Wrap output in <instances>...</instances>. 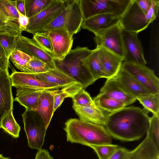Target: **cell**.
Masks as SVG:
<instances>
[{
	"instance_id": "cell-1",
	"label": "cell",
	"mask_w": 159,
	"mask_h": 159,
	"mask_svg": "<svg viewBox=\"0 0 159 159\" xmlns=\"http://www.w3.org/2000/svg\"><path fill=\"white\" fill-rule=\"evenodd\" d=\"M149 117L139 107H125L109 114L105 127L112 138L134 141L146 134Z\"/></svg>"
},
{
	"instance_id": "cell-2",
	"label": "cell",
	"mask_w": 159,
	"mask_h": 159,
	"mask_svg": "<svg viewBox=\"0 0 159 159\" xmlns=\"http://www.w3.org/2000/svg\"><path fill=\"white\" fill-rule=\"evenodd\" d=\"M66 140L71 143L90 145L111 144L112 137L105 126L70 118L65 123Z\"/></svg>"
},
{
	"instance_id": "cell-3",
	"label": "cell",
	"mask_w": 159,
	"mask_h": 159,
	"mask_svg": "<svg viewBox=\"0 0 159 159\" xmlns=\"http://www.w3.org/2000/svg\"><path fill=\"white\" fill-rule=\"evenodd\" d=\"M92 51L87 47L77 46L62 60L54 59L55 67L81 84L84 89L96 81L84 62Z\"/></svg>"
},
{
	"instance_id": "cell-4",
	"label": "cell",
	"mask_w": 159,
	"mask_h": 159,
	"mask_svg": "<svg viewBox=\"0 0 159 159\" xmlns=\"http://www.w3.org/2000/svg\"><path fill=\"white\" fill-rule=\"evenodd\" d=\"M159 8V0H152L150 8L145 14L139 8L135 0H132L121 16L119 23L124 30L138 34L147 28L155 20Z\"/></svg>"
},
{
	"instance_id": "cell-5",
	"label": "cell",
	"mask_w": 159,
	"mask_h": 159,
	"mask_svg": "<svg viewBox=\"0 0 159 159\" xmlns=\"http://www.w3.org/2000/svg\"><path fill=\"white\" fill-rule=\"evenodd\" d=\"M65 1V5L61 12L42 32L62 28L73 35L80 31L84 19L80 0Z\"/></svg>"
},
{
	"instance_id": "cell-6",
	"label": "cell",
	"mask_w": 159,
	"mask_h": 159,
	"mask_svg": "<svg viewBox=\"0 0 159 159\" xmlns=\"http://www.w3.org/2000/svg\"><path fill=\"white\" fill-rule=\"evenodd\" d=\"M84 20L97 15L113 13L122 16L132 0H80Z\"/></svg>"
},
{
	"instance_id": "cell-7",
	"label": "cell",
	"mask_w": 159,
	"mask_h": 159,
	"mask_svg": "<svg viewBox=\"0 0 159 159\" xmlns=\"http://www.w3.org/2000/svg\"><path fill=\"white\" fill-rule=\"evenodd\" d=\"M22 116L28 146L32 149H42L47 128L41 116L36 111L26 109Z\"/></svg>"
},
{
	"instance_id": "cell-8",
	"label": "cell",
	"mask_w": 159,
	"mask_h": 159,
	"mask_svg": "<svg viewBox=\"0 0 159 159\" xmlns=\"http://www.w3.org/2000/svg\"><path fill=\"white\" fill-rule=\"evenodd\" d=\"M122 30V28L119 22L95 34L94 39L96 47L104 48L124 59Z\"/></svg>"
},
{
	"instance_id": "cell-9",
	"label": "cell",
	"mask_w": 159,
	"mask_h": 159,
	"mask_svg": "<svg viewBox=\"0 0 159 159\" xmlns=\"http://www.w3.org/2000/svg\"><path fill=\"white\" fill-rule=\"evenodd\" d=\"M65 0H52L51 3L36 15L29 18L26 31L33 34L43 30L60 13Z\"/></svg>"
},
{
	"instance_id": "cell-10",
	"label": "cell",
	"mask_w": 159,
	"mask_h": 159,
	"mask_svg": "<svg viewBox=\"0 0 159 159\" xmlns=\"http://www.w3.org/2000/svg\"><path fill=\"white\" fill-rule=\"evenodd\" d=\"M121 68L130 75L150 93H159V79L153 70L144 65L124 61Z\"/></svg>"
},
{
	"instance_id": "cell-11",
	"label": "cell",
	"mask_w": 159,
	"mask_h": 159,
	"mask_svg": "<svg viewBox=\"0 0 159 159\" xmlns=\"http://www.w3.org/2000/svg\"><path fill=\"white\" fill-rule=\"evenodd\" d=\"M19 15L16 7L15 0H0V32L21 35Z\"/></svg>"
},
{
	"instance_id": "cell-12",
	"label": "cell",
	"mask_w": 159,
	"mask_h": 159,
	"mask_svg": "<svg viewBox=\"0 0 159 159\" xmlns=\"http://www.w3.org/2000/svg\"><path fill=\"white\" fill-rule=\"evenodd\" d=\"M138 34L125 30L122 28V35L124 52V62L145 65L141 42L137 37Z\"/></svg>"
},
{
	"instance_id": "cell-13",
	"label": "cell",
	"mask_w": 159,
	"mask_h": 159,
	"mask_svg": "<svg viewBox=\"0 0 159 159\" xmlns=\"http://www.w3.org/2000/svg\"><path fill=\"white\" fill-rule=\"evenodd\" d=\"M47 32L53 48V59L62 60L71 50L73 35L62 28Z\"/></svg>"
},
{
	"instance_id": "cell-14",
	"label": "cell",
	"mask_w": 159,
	"mask_h": 159,
	"mask_svg": "<svg viewBox=\"0 0 159 159\" xmlns=\"http://www.w3.org/2000/svg\"><path fill=\"white\" fill-rule=\"evenodd\" d=\"M12 86L39 90H54L61 88L59 85L37 78L35 74L14 71L10 75Z\"/></svg>"
},
{
	"instance_id": "cell-15",
	"label": "cell",
	"mask_w": 159,
	"mask_h": 159,
	"mask_svg": "<svg viewBox=\"0 0 159 159\" xmlns=\"http://www.w3.org/2000/svg\"><path fill=\"white\" fill-rule=\"evenodd\" d=\"M16 49L45 62L51 69L55 68L52 55L43 49L33 39L21 35L17 36Z\"/></svg>"
},
{
	"instance_id": "cell-16",
	"label": "cell",
	"mask_w": 159,
	"mask_h": 159,
	"mask_svg": "<svg viewBox=\"0 0 159 159\" xmlns=\"http://www.w3.org/2000/svg\"><path fill=\"white\" fill-rule=\"evenodd\" d=\"M115 77L120 87L136 100L151 93L139 82L121 68Z\"/></svg>"
},
{
	"instance_id": "cell-17",
	"label": "cell",
	"mask_w": 159,
	"mask_h": 159,
	"mask_svg": "<svg viewBox=\"0 0 159 159\" xmlns=\"http://www.w3.org/2000/svg\"><path fill=\"white\" fill-rule=\"evenodd\" d=\"M121 16L113 13L97 15L84 20L81 28L95 35L118 23Z\"/></svg>"
},
{
	"instance_id": "cell-18",
	"label": "cell",
	"mask_w": 159,
	"mask_h": 159,
	"mask_svg": "<svg viewBox=\"0 0 159 159\" xmlns=\"http://www.w3.org/2000/svg\"><path fill=\"white\" fill-rule=\"evenodd\" d=\"M72 108L80 120L105 126L109 113L99 108L94 102L85 106L73 105Z\"/></svg>"
},
{
	"instance_id": "cell-19",
	"label": "cell",
	"mask_w": 159,
	"mask_h": 159,
	"mask_svg": "<svg viewBox=\"0 0 159 159\" xmlns=\"http://www.w3.org/2000/svg\"><path fill=\"white\" fill-rule=\"evenodd\" d=\"M12 86L8 70L0 69V121L5 112L13 110Z\"/></svg>"
},
{
	"instance_id": "cell-20",
	"label": "cell",
	"mask_w": 159,
	"mask_h": 159,
	"mask_svg": "<svg viewBox=\"0 0 159 159\" xmlns=\"http://www.w3.org/2000/svg\"><path fill=\"white\" fill-rule=\"evenodd\" d=\"M98 48L105 78L107 79L116 76L121 68L124 59L104 48Z\"/></svg>"
},
{
	"instance_id": "cell-21",
	"label": "cell",
	"mask_w": 159,
	"mask_h": 159,
	"mask_svg": "<svg viewBox=\"0 0 159 159\" xmlns=\"http://www.w3.org/2000/svg\"><path fill=\"white\" fill-rule=\"evenodd\" d=\"M115 76L107 80L101 88L100 93L121 102L126 107L134 102L136 99L120 87Z\"/></svg>"
},
{
	"instance_id": "cell-22",
	"label": "cell",
	"mask_w": 159,
	"mask_h": 159,
	"mask_svg": "<svg viewBox=\"0 0 159 159\" xmlns=\"http://www.w3.org/2000/svg\"><path fill=\"white\" fill-rule=\"evenodd\" d=\"M56 90H44L41 93L39 98L36 111L41 116L47 129L54 113L53 94Z\"/></svg>"
},
{
	"instance_id": "cell-23",
	"label": "cell",
	"mask_w": 159,
	"mask_h": 159,
	"mask_svg": "<svg viewBox=\"0 0 159 159\" xmlns=\"http://www.w3.org/2000/svg\"><path fill=\"white\" fill-rule=\"evenodd\" d=\"M128 159H159V150L147 135L136 148L129 151Z\"/></svg>"
},
{
	"instance_id": "cell-24",
	"label": "cell",
	"mask_w": 159,
	"mask_h": 159,
	"mask_svg": "<svg viewBox=\"0 0 159 159\" xmlns=\"http://www.w3.org/2000/svg\"><path fill=\"white\" fill-rule=\"evenodd\" d=\"M45 90H47L17 88L16 96L14 101L18 102L26 110L36 111L37 109L39 96Z\"/></svg>"
},
{
	"instance_id": "cell-25",
	"label": "cell",
	"mask_w": 159,
	"mask_h": 159,
	"mask_svg": "<svg viewBox=\"0 0 159 159\" xmlns=\"http://www.w3.org/2000/svg\"><path fill=\"white\" fill-rule=\"evenodd\" d=\"M35 74L37 78L57 84L61 88L76 82L74 79L56 67L53 69H51L45 72Z\"/></svg>"
},
{
	"instance_id": "cell-26",
	"label": "cell",
	"mask_w": 159,
	"mask_h": 159,
	"mask_svg": "<svg viewBox=\"0 0 159 159\" xmlns=\"http://www.w3.org/2000/svg\"><path fill=\"white\" fill-rule=\"evenodd\" d=\"M84 62L95 81L105 77L100 60L99 48H96L84 60Z\"/></svg>"
},
{
	"instance_id": "cell-27",
	"label": "cell",
	"mask_w": 159,
	"mask_h": 159,
	"mask_svg": "<svg viewBox=\"0 0 159 159\" xmlns=\"http://www.w3.org/2000/svg\"><path fill=\"white\" fill-rule=\"evenodd\" d=\"M82 89L83 87L82 85L76 82L62 88L60 90L56 89L53 94L54 112L60 106L66 98H72Z\"/></svg>"
},
{
	"instance_id": "cell-28",
	"label": "cell",
	"mask_w": 159,
	"mask_h": 159,
	"mask_svg": "<svg viewBox=\"0 0 159 159\" xmlns=\"http://www.w3.org/2000/svg\"><path fill=\"white\" fill-rule=\"evenodd\" d=\"M93 100L97 106L109 113L126 107L121 102L100 93L94 97Z\"/></svg>"
},
{
	"instance_id": "cell-29",
	"label": "cell",
	"mask_w": 159,
	"mask_h": 159,
	"mask_svg": "<svg viewBox=\"0 0 159 159\" xmlns=\"http://www.w3.org/2000/svg\"><path fill=\"white\" fill-rule=\"evenodd\" d=\"M0 126L13 137H19L20 127L14 117L13 110L7 111L3 115L0 121Z\"/></svg>"
},
{
	"instance_id": "cell-30",
	"label": "cell",
	"mask_w": 159,
	"mask_h": 159,
	"mask_svg": "<svg viewBox=\"0 0 159 159\" xmlns=\"http://www.w3.org/2000/svg\"><path fill=\"white\" fill-rule=\"evenodd\" d=\"M143 106V110L147 114L159 115V93H151L149 95L137 99Z\"/></svg>"
},
{
	"instance_id": "cell-31",
	"label": "cell",
	"mask_w": 159,
	"mask_h": 159,
	"mask_svg": "<svg viewBox=\"0 0 159 159\" xmlns=\"http://www.w3.org/2000/svg\"><path fill=\"white\" fill-rule=\"evenodd\" d=\"M52 0H25V16L33 17L45 8Z\"/></svg>"
},
{
	"instance_id": "cell-32",
	"label": "cell",
	"mask_w": 159,
	"mask_h": 159,
	"mask_svg": "<svg viewBox=\"0 0 159 159\" xmlns=\"http://www.w3.org/2000/svg\"><path fill=\"white\" fill-rule=\"evenodd\" d=\"M32 58L25 53L15 49L11 54L9 59L21 72L28 73V64Z\"/></svg>"
},
{
	"instance_id": "cell-33",
	"label": "cell",
	"mask_w": 159,
	"mask_h": 159,
	"mask_svg": "<svg viewBox=\"0 0 159 159\" xmlns=\"http://www.w3.org/2000/svg\"><path fill=\"white\" fill-rule=\"evenodd\" d=\"M146 134L159 150V115L153 114L149 117Z\"/></svg>"
},
{
	"instance_id": "cell-34",
	"label": "cell",
	"mask_w": 159,
	"mask_h": 159,
	"mask_svg": "<svg viewBox=\"0 0 159 159\" xmlns=\"http://www.w3.org/2000/svg\"><path fill=\"white\" fill-rule=\"evenodd\" d=\"M17 36L7 32H0V43L9 58L11 53L16 49Z\"/></svg>"
},
{
	"instance_id": "cell-35",
	"label": "cell",
	"mask_w": 159,
	"mask_h": 159,
	"mask_svg": "<svg viewBox=\"0 0 159 159\" xmlns=\"http://www.w3.org/2000/svg\"><path fill=\"white\" fill-rule=\"evenodd\" d=\"M97 154L99 159H109L119 147L111 143L90 145Z\"/></svg>"
},
{
	"instance_id": "cell-36",
	"label": "cell",
	"mask_w": 159,
	"mask_h": 159,
	"mask_svg": "<svg viewBox=\"0 0 159 159\" xmlns=\"http://www.w3.org/2000/svg\"><path fill=\"white\" fill-rule=\"evenodd\" d=\"M51 69L44 62L35 57H32L28 64V73L39 74L45 72Z\"/></svg>"
},
{
	"instance_id": "cell-37",
	"label": "cell",
	"mask_w": 159,
	"mask_h": 159,
	"mask_svg": "<svg viewBox=\"0 0 159 159\" xmlns=\"http://www.w3.org/2000/svg\"><path fill=\"white\" fill-rule=\"evenodd\" d=\"M33 39L43 49L52 54L53 48L47 32H42L33 34Z\"/></svg>"
},
{
	"instance_id": "cell-38",
	"label": "cell",
	"mask_w": 159,
	"mask_h": 159,
	"mask_svg": "<svg viewBox=\"0 0 159 159\" xmlns=\"http://www.w3.org/2000/svg\"><path fill=\"white\" fill-rule=\"evenodd\" d=\"M73 105L85 106L90 105L93 102V99L89 93L82 89L78 92L72 98Z\"/></svg>"
},
{
	"instance_id": "cell-39",
	"label": "cell",
	"mask_w": 159,
	"mask_h": 159,
	"mask_svg": "<svg viewBox=\"0 0 159 159\" xmlns=\"http://www.w3.org/2000/svg\"><path fill=\"white\" fill-rule=\"evenodd\" d=\"M129 150L119 147L109 159H128Z\"/></svg>"
},
{
	"instance_id": "cell-40",
	"label": "cell",
	"mask_w": 159,
	"mask_h": 159,
	"mask_svg": "<svg viewBox=\"0 0 159 159\" xmlns=\"http://www.w3.org/2000/svg\"><path fill=\"white\" fill-rule=\"evenodd\" d=\"M9 59L0 43V69L8 70Z\"/></svg>"
},
{
	"instance_id": "cell-41",
	"label": "cell",
	"mask_w": 159,
	"mask_h": 159,
	"mask_svg": "<svg viewBox=\"0 0 159 159\" xmlns=\"http://www.w3.org/2000/svg\"><path fill=\"white\" fill-rule=\"evenodd\" d=\"M138 7L145 14H147L149 10L152 0H135Z\"/></svg>"
},
{
	"instance_id": "cell-42",
	"label": "cell",
	"mask_w": 159,
	"mask_h": 159,
	"mask_svg": "<svg viewBox=\"0 0 159 159\" xmlns=\"http://www.w3.org/2000/svg\"><path fill=\"white\" fill-rule=\"evenodd\" d=\"M34 159H53L48 151L46 149H41L36 153Z\"/></svg>"
},
{
	"instance_id": "cell-43",
	"label": "cell",
	"mask_w": 159,
	"mask_h": 159,
	"mask_svg": "<svg viewBox=\"0 0 159 159\" xmlns=\"http://www.w3.org/2000/svg\"><path fill=\"white\" fill-rule=\"evenodd\" d=\"M18 12L19 15V22L20 29L22 31H26L27 27L29 23V18L21 14L18 11Z\"/></svg>"
},
{
	"instance_id": "cell-44",
	"label": "cell",
	"mask_w": 159,
	"mask_h": 159,
	"mask_svg": "<svg viewBox=\"0 0 159 159\" xmlns=\"http://www.w3.org/2000/svg\"><path fill=\"white\" fill-rule=\"evenodd\" d=\"M15 2L17 11L21 14L25 16V0H15Z\"/></svg>"
},
{
	"instance_id": "cell-45",
	"label": "cell",
	"mask_w": 159,
	"mask_h": 159,
	"mask_svg": "<svg viewBox=\"0 0 159 159\" xmlns=\"http://www.w3.org/2000/svg\"><path fill=\"white\" fill-rule=\"evenodd\" d=\"M0 159H10V158L4 157L2 154H0Z\"/></svg>"
},
{
	"instance_id": "cell-46",
	"label": "cell",
	"mask_w": 159,
	"mask_h": 159,
	"mask_svg": "<svg viewBox=\"0 0 159 159\" xmlns=\"http://www.w3.org/2000/svg\"><path fill=\"white\" fill-rule=\"evenodd\" d=\"M0 128H1V127H0Z\"/></svg>"
}]
</instances>
